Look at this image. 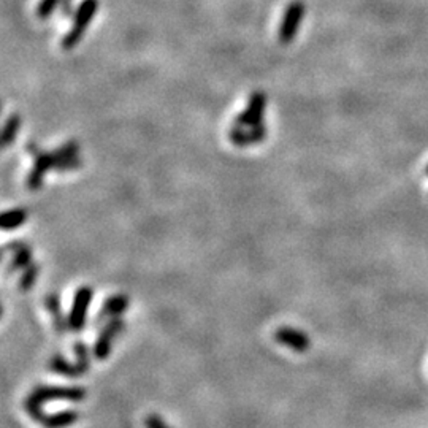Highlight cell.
<instances>
[{
  "mask_svg": "<svg viewBox=\"0 0 428 428\" xmlns=\"http://www.w3.org/2000/svg\"><path fill=\"white\" fill-rule=\"evenodd\" d=\"M305 13L306 5L303 0H292V2L287 5L278 30V40L282 45H289V43H292L295 37H297L298 27L301 21H303Z\"/></svg>",
  "mask_w": 428,
  "mask_h": 428,
  "instance_id": "277c9868",
  "label": "cell"
},
{
  "mask_svg": "<svg viewBox=\"0 0 428 428\" xmlns=\"http://www.w3.org/2000/svg\"><path fill=\"white\" fill-rule=\"evenodd\" d=\"M45 306H46L48 313L51 314L53 325H54L56 332H58L59 335H62V333H65L67 327H68V320H65V317L62 316L61 301H59L58 294H48L46 298H45Z\"/></svg>",
  "mask_w": 428,
  "mask_h": 428,
  "instance_id": "5bb4252c",
  "label": "cell"
},
{
  "mask_svg": "<svg viewBox=\"0 0 428 428\" xmlns=\"http://www.w3.org/2000/svg\"><path fill=\"white\" fill-rule=\"evenodd\" d=\"M29 213L24 208H15V210H8L2 214V229L4 230H13L21 227V225L27 221Z\"/></svg>",
  "mask_w": 428,
  "mask_h": 428,
  "instance_id": "e0dca14e",
  "label": "cell"
},
{
  "mask_svg": "<svg viewBox=\"0 0 428 428\" xmlns=\"http://www.w3.org/2000/svg\"><path fill=\"white\" fill-rule=\"evenodd\" d=\"M5 249H10L11 254H13L10 263V272L24 270L32 263V248H30L27 243L11 241L7 244V248Z\"/></svg>",
  "mask_w": 428,
  "mask_h": 428,
  "instance_id": "4fadbf2b",
  "label": "cell"
},
{
  "mask_svg": "<svg viewBox=\"0 0 428 428\" xmlns=\"http://www.w3.org/2000/svg\"><path fill=\"white\" fill-rule=\"evenodd\" d=\"M40 263L32 262L29 267L23 270V275L20 278V289L21 291H30L34 287L37 278L40 276Z\"/></svg>",
  "mask_w": 428,
  "mask_h": 428,
  "instance_id": "ac0fdd59",
  "label": "cell"
},
{
  "mask_svg": "<svg viewBox=\"0 0 428 428\" xmlns=\"http://www.w3.org/2000/svg\"><path fill=\"white\" fill-rule=\"evenodd\" d=\"M267 134H268V127L263 122L260 125H256V127H235V125H232L230 140L235 146L244 148L265 140Z\"/></svg>",
  "mask_w": 428,
  "mask_h": 428,
  "instance_id": "8fae6325",
  "label": "cell"
},
{
  "mask_svg": "<svg viewBox=\"0 0 428 428\" xmlns=\"http://www.w3.org/2000/svg\"><path fill=\"white\" fill-rule=\"evenodd\" d=\"M144 427L146 428H172L165 424V420H163L160 415L157 414H149L146 419H144Z\"/></svg>",
  "mask_w": 428,
  "mask_h": 428,
  "instance_id": "ffe728a7",
  "label": "cell"
},
{
  "mask_svg": "<svg viewBox=\"0 0 428 428\" xmlns=\"http://www.w3.org/2000/svg\"><path fill=\"white\" fill-rule=\"evenodd\" d=\"M129 303H130V300L127 295H124V294L111 295V297L105 300L102 310H100V313H99L97 324L102 322V320H110L113 317H119L125 310H127Z\"/></svg>",
  "mask_w": 428,
  "mask_h": 428,
  "instance_id": "7c38bea8",
  "label": "cell"
},
{
  "mask_svg": "<svg viewBox=\"0 0 428 428\" xmlns=\"http://www.w3.org/2000/svg\"><path fill=\"white\" fill-rule=\"evenodd\" d=\"M265 106H267L265 92L262 91L253 92V96L249 97L246 110L235 118L234 125L235 127H256V125H260Z\"/></svg>",
  "mask_w": 428,
  "mask_h": 428,
  "instance_id": "52a82bcc",
  "label": "cell"
},
{
  "mask_svg": "<svg viewBox=\"0 0 428 428\" xmlns=\"http://www.w3.org/2000/svg\"><path fill=\"white\" fill-rule=\"evenodd\" d=\"M124 327L125 324L121 317H113L106 322L102 332H100L96 344H94V355H96L97 360H105V358L110 355L113 343H115L116 338L121 335Z\"/></svg>",
  "mask_w": 428,
  "mask_h": 428,
  "instance_id": "8992f818",
  "label": "cell"
},
{
  "mask_svg": "<svg viewBox=\"0 0 428 428\" xmlns=\"http://www.w3.org/2000/svg\"><path fill=\"white\" fill-rule=\"evenodd\" d=\"M94 297V291L91 287L83 286L80 287L77 292H75L73 297V303H72V310L70 314H68V329L73 332H80L83 329L86 324V316H87V310H89V305Z\"/></svg>",
  "mask_w": 428,
  "mask_h": 428,
  "instance_id": "5b68a950",
  "label": "cell"
},
{
  "mask_svg": "<svg viewBox=\"0 0 428 428\" xmlns=\"http://www.w3.org/2000/svg\"><path fill=\"white\" fill-rule=\"evenodd\" d=\"M425 172H427V175H428V165H427V170H425Z\"/></svg>",
  "mask_w": 428,
  "mask_h": 428,
  "instance_id": "7402d4cb",
  "label": "cell"
},
{
  "mask_svg": "<svg viewBox=\"0 0 428 428\" xmlns=\"http://www.w3.org/2000/svg\"><path fill=\"white\" fill-rule=\"evenodd\" d=\"M21 129V116L18 115V113H13V115H10L7 122L4 125V132H2V146L8 148L10 144H13L18 134H20Z\"/></svg>",
  "mask_w": 428,
  "mask_h": 428,
  "instance_id": "2e32d148",
  "label": "cell"
},
{
  "mask_svg": "<svg viewBox=\"0 0 428 428\" xmlns=\"http://www.w3.org/2000/svg\"><path fill=\"white\" fill-rule=\"evenodd\" d=\"M72 2H73V0H62V4H61V11H62V15H64L65 18H70L72 13H73V10H72Z\"/></svg>",
  "mask_w": 428,
  "mask_h": 428,
  "instance_id": "44dd1931",
  "label": "cell"
},
{
  "mask_svg": "<svg viewBox=\"0 0 428 428\" xmlns=\"http://www.w3.org/2000/svg\"><path fill=\"white\" fill-rule=\"evenodd\" d=\"M56 159V172L65 173L72 170H78L83 165V159L80 156V143L70 140L64 144H61L58 149L53 151Z\"/></svg>",
  "mask_w": 428,
  "mask_h": 428,
  "instance_id": "ba28073f",
  "label": "cell"
},
{
  "mask_svg": "<svg viewBox=\"0 0 428 428\" xmlns=\"http://www.w3.org/2000/svg\"><path fill=\"white\" fill-rule=\"evenodd\" d=\"M54 168H56V159L53 151L51 153H46V151L40 149L39 153L34 156V167L27 176V187L30 191H39L46 173L49 170Z\"/></svg>",
  "mask_w": 428,
  "mask_h": 428,
  "instance_id": "9c48e42d",
  "label": "cell"
},
{
  "mask_svg": "<svg viewBox=\"0 0 428 428\" xmlns=\"http://www.w3.org/2000/svg\"><path fill=\"white\" fill-rule=\"evenodd\" d=\"M86 398V390L83 387H58V386H39L24 401L26 413L40 424L45 417L43 414V405L48 401H83Z\"/></svg>",
  "mask_w": 428,
  "mask_h": 428,
  "instance_id": "6da1fadb",
  "label": "cell"
},
{
  "mask_svg": "<svg viewBox=\"0 0 428 428\" xmlns=\"http://www.w3.org/2000/svg\"><path fill=\"white\" fill-rule=\"evenodd\" d=\"M75 354H77V362L70 363L62 355H54L49 362V368L54 373L67 376V377H78L83 376L87 370L91 368V357L89 349L83 341H78L75 344Z\"/></svg>",
  "mask_w": 428,
  "mask_h": 428,
  "instance_id": "3957f363",
  "label": "cell"
},
{
  "mask_svg": "<svg viewBox=\"0 0 428 428\" xmlns=\"http://www.w3.org/2000/svg\"><path fill=\"white\" fill-rule=\"evenodd\" d=\"M80 419L78 411H62L56 414H49L42 419L40 424L45 428H67L72 427L75 422Z\"/></svg>",
  "mask_w": 428,
  "mask_h": 428,
  "instance_id": "9a60e30c",
  "label": "cell"
},
{
  "mask_svg": "<svg viewBox=\"0 0 428 428\" xmlns=\"http://www.w3.org/2000/svg\"><path fill=\"white\" fill-rule=\"evenodd\" d=\"M275 339L295 352H306L311 346L310 336L305 332L294 329V327H281L275 332Z\"/></svg>",
  "mask_w": 428,
  "mask_h": 428,
  "instance_id": "30bf717a",
  "label": "cell"
},
{
  "mask_svg": "<svg viewBox=\"0 0 428 428\" xmlns=\"http://www.w3.org/2000/svg\"><path fill=\"white\" fill-rule=\"evenodd\" d=\"M61 4L62 0H40L35 10L37 18L43 21L48 20V18H51L54 11L61 7Z\"/></svg>",
  "mask_w": 428,
  "mask_h": 428,
  "instance_id": "d6986e66",
  "label": "cell"
},
{
  "mask_svg": "<svg viewBox=\"0 0 428 428\" xmlns=\"http://www.w3.org/2000/svg\"><path fill=\"white\" fill-rule=\"evenodd\" d=\"M97 10H99V0H83V2L78 5L77 11L73 13L72 27L61 42L62 49L68 51V49H73L78 45L81 39H83V35L86 34V29L89 27L94 16H96Z\"/></svg>",
  "mask_w": 428,
  "mask_h": 428,
  "instance_id": "7a4b0ae2",
  "label": "cell"
}]
</instances>
